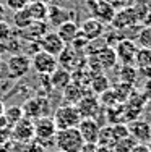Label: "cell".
I'll return each instance as SVG.
<instances>
[{"label": "cell", "mask_w": 151, "mask_h": 152, "mask_svg": "<svg viewBox=\"0 0 151 152\" xmlns=\"http://www.w3.org/2000/svg\"><path fill=\"white\" fill-rule=\"evenodd\" d=\"M117 63V57L114 52V47L102 45L98 50L91 52L86 57V66L91 73H104L107 70H112Z\"/></svg>", "instance_id": "cell-1"}, {"label": "cell", "mask_w": 151, "mask_h": 152, "mask_svg": "<svg viewBox=\"0 0 151 152\" xmlns=\"http://www.w3.org/2000/svg\"><path fill=\"white\" fill-rule=\"evenodd\" d=\"M54 144L57 146V151L62 152H80L85 146V141L81 137L78 128H67L57 129Z\"/></svg>", "instance_id": "cell-2"}, {"label": "cell", "mask_w": 151, "mask_h": 152, "mask_svg": "<svg viewBox=\"0 0 151 152\" xmlns=\"http://www.w3.org/2000/svg\"><path fill=\"white\" fill-rule=\"evenodd\" d=\"M52 120H54V123H55V128L57 129L77 128L78 123L81 121V115H80V112H78V108L75 105L65 104V105L59 107L55 110Z\"/></svg>", "instance_id": "cell-3"}, {"label": "cell", "mask_w": 151, "mask_h": 152, "mask_svg": "<svg viewBox=\"0 0 151 152\" xmlns=\"http://www.w3.org/2000/svg\"><path fill=\"white\" fill-rule=\"evenodd\" d=\"M34 125V139L38 142H41L42 146L46 144H54V137H55L57 128H55V123L54 120L49 117H39L33 121Z\"/></svg>", "instance_id": "cell-4"}, {"label": "cell", "mask_w": 151, "mask_h": 152, "mask_svg": "<svg viewBox=\"0 0 151 152\" xmlns=\"http://www.w3.org/2000/svg\"><path fill=\"white\" fill-rule=\"evenodd\" d=\"M5 71L10 78L20 79L31 71V58L24 53H15L5 63Z\"/></svg>", "instance_id": "cell-5"}, {"label": "cell", "mask_w": 151, "mask_h": 152, "mask_svg": "<svg viewBox=\"0 0 151 152\" xmlns=\"http://www.w3.org/2000/svg\"><path fill=\"white\" fill-rule=\"evenodd\" d=\"M31 68L36 71L38 75H50L59 68V60L57 57L50 55L47 52H42V50H38V52L33 55L31 58Z\"/></svg>", "instance_id": "cell-6"}, {"label": "cell", "mask_w": 151, "mask_h": 152, "mask_svg": "<svg viewBox=\"0 0 151 152\" xmlns=\"http://www.w3.org/2000/svg\"><path fill=\"white\" fill-rule=\"evenodd\" d=\"M49 110H50V104H49V99L44 96H38V97H33V99L26 100L23 105V112H24V117L31 118V120H36L39 117H47L49 115Z\"/></svg>", "instance_id": "cell-7"}, {"label": "cell", "mask_w": 151, "mask_h": 152, "mask_svg": "<svg viewBox=\"0 0 151 152\" xmlns=\"http://www.w3.org/2000/svg\"><path fill=\"white\" fill-rule=\"evenodd\" d=\"M86 7H88L89 13H91V18H96L101 23H109L114 20V15H116L117 10H114L109 3H106L104 0H86Z\"/></svg>", "instance_id": "cell-8"}, {"label": "cell", "mask_w": 151, "mask_h": 152, "mask_svg": "<svg viewBox=\"0 0 151 152\" xmlns=\"http://www.w3.org/2000/svg\"><path fill=\"white\" fill-rule=\"evenodd\" d=\"M138 21H140V16H138V12H136V7H127V8L117 10L110 24H112L114 29L122 31L124 28L135 26Z\"/></svg>", "instance_id": "cell-9"}, {"label": "cell", "mask_w": 151, "mask_h": 152, "mask_svg": "<svg viewBox=\"0 0 151 152\" xmlns=\"http://www.w3.org/2000/svg\"><path fill=\"white\" fill-rule=\"evenodd\" d=\"M12 139L21 144H28L34 139V125L33 120L28 117L21 118L12 128Z\"/></svg>", "instance_id": "cell-10"}, {"label": "cell", "mask_w": 151, "mask_h": 152, "mask_svg": "<svg viewBox=\"0 0 151 152\" xmlns=\"http://www.w3.org/2000/svg\"><path fill=\"white\" fill-rule=\"evenodd\" d=\"M38 44H39V50L47 52L54 57H59L60 53H62V50L67 47L65 42L59 37V34H57V32H52V31L46 32V34L38 41Z\"/></svg>", "instance_id": "cell-11"}, {"label": "cell", "mask_w": 151, "mask_h": 152, "mask_svg": "<svg viewBox=\"0 0 151 152\" xmlns=\"http://www.w3.org/2000/svg\"><path fill=\"white\" fill-rule=\"evenodd\" d=\"M136 42L132 39H122L120 42H117L114 47V52H116L117 61H120L122 65H133L135 55H136Z\"/></svg>", "instance_id": "cell-12"}, {"label": "cell", "mask_w": 151, "mask_h": 152, "mask_svg": "<svg viewBox=\"0 0 151 152\" xmlns=\"http://www.w3.org/2000/svg\"><path fill=\"white\" fill-rule=\"evenodd\" d=\"M52 26H60L67 21H77V12L67 10L59 5H49L47 7V20Z\"/></svg>", "instance_id": "cell-13"}, {"label": "cell", "mask_w": 151, "mask_h": 152, "mask_svg": "<svg viewBox=\"0 0 151 152\" xmlns=\"http://www.w3.org/2000/svg\"><path fill=\"white\" fill-rule=\"evenodd\" d=\"M78 131H80L81 137H83L85 144H96L99 137V125L94 118H81L78 123Z\"/></svg>", "instance_id": "cell-14"}, {"label": "cell", "mask_w": 151, "mask_h": 152, "mask_svg": "<svg viewBox=\"0 0 151 152\" xmlns=\"http://www.w3.org/2000/svg\"><path fill=\"white\" fill-rule=\"evenodd\" d=\"M128 133L136 142L140 144H148L151 141V123L145 120H133L128 125Z\"/></svg>", "instance_id": "cell-15"}, {"label": "cell", "mask_w": 151, "mask_h": 152, "mask_svg": "<svg viewBox=\"0 0 151 152\" xmlns=\"http://www.w3.org/2000/svg\"><path fill=\"white\" fill-rule=\"evenodd\" d=\"M80 32L85 36L86 41L93 42V41L101 39L104 36L106 26H104V23H101V21L96 20V18H88V20H85L83 23L80 24Z\"/></svg>", "instance_id": "cell-16"}, {"label": "cell", "mask_w": 151, "mask_h": 152, "mask_svg": "<svg viewBox=\"0 0 151 152\" xmlns=\"http://www.w3.org/2000/svg\"><path fill=\"white\" fill-rule=\"evenodd\" d=\"M75 107L78 108L81 118H94L101 110V104L94 94H85Z\"/></svg>", "instance_id": "cell-17"}, {"label": "cell", "mask_w": 151, "mask_h": 152, "mask_svg": "<svg viewBox=\"0 0 151 152\" xmlns=\"http://www.w3.org/2000/svg\"><path fill=\"white\" fill-rule=\"evenodd\" d=\"M133 66L136 68L138 75H145L151 78V50L150 49H140L136 50V55L133 60Z\"/></svg>", "instance_id": "cell-18"}, {"label": "cell", "mask_w": 151, "mask_h": 152, "mask_svg": "<svg viewBox=\"0 0 151 152\" xmlns=\"http://www.w3.org/2000/svg\"><path fill=\"white\" fill-rule=\"evenodd\" d=\"M49 83L50 88L55 91H63L68 84L71 83V73L65 68H57L54 73L49 75Z\"/></svg>", "instance_id": "cell-19"}, {"label": "cell", "mask_w": 151, "mask_h": 152, "mask_svg": "<svg viewBox=\"0 0 151 152\" xmlns=\"http://www.w3.org/2000/svg\"><path fill=\"white\" fill-rule=\"evenodd\" d=\"M55 32L59 34V37L65 42V45H70L71 42H73V39L78 36V32H80V24H78L77 21H67V23L57 26Z\"/></svg>", "instance_id": "cell-20"}, {"label": "cell", "mask_w": 151, "mask_h": 152, "mask_svg": "<svg viewBox=\"0 0 151 152\" xmlns=\"http://www.w3.org/2000/svg\"><path fill=\"white\" fill-rule=\"evenodd\" d=\"M89 89H91V94H102L106 92L107 89H110V81L104 73H93L91 75V79H89Z\"/></svg>", "instance_id": "cell-21"}, {"label": "cell", "mask_w": 151, "mask_h": 152, "mask_svg": "<svg viewBox=\"0 0 151 152\" xmlns=\"http://www.w3.org/2000/svg\"><path fill=\"white\" fill-rule=\"evenodd\" d=\"M83 89L85 88H81V86L75 84V83H70V84H68L67 88L62 91L63 100H65L67 104H70V105H77V104L81 100V97L85 96Z\"/></svg>", "instance_id": "cell-22"}, {"label": "cell", "mask_w": 151, "mask_h": 152, "mask_svg": "<svg viewBox=\"0 0 151 152\" xmlns=\"http://www.w3.org/2000/svg\"><path fill=\"white\" fill-rule=\"evenodd\" d=\"M47 7L49 5L41 2H29L26 5V10L33 18V21H46L47 20Z\"/></svg>", "instance_id": "cell-23"}, {"label": "cell", "mask_w": 151, "mask_h": 152, "mask_svg": "<svg viewBox=\"0 0 151 152\" xmlns=\"http://www.w3.org/2000/svg\"><path fill=\"white\" fill-rule=\"evenodd\" d=\"M3 117H5L7 123H8L10 126H15L18 121L21 120V118H24V112H23V107L20 105H12L8 108H5V112H3Z\"/></svg>", "instance_id": "cell-24"}, {"label": "cell", "mask_w": 151, "mask_h": 152, "mask_svg": "<svg viewBox=\"0 0 151 152\" xmlns=\"http://www.w3.org/2000/svg\"><path fill=\"white\" fill-rule=\"evenodd\" d=\"M46 32H47V29H46V21H33L26 29H23V34L33 36L31 39H34V41H39Z\"/></svg>", "instance_id": "cell-25"}, {"label": "cell", "mask_w": 151, "mask_h": 152, "mask_svg": "<svg viewBox=\"0 0 151 152\" xmlns=\"http://www.w3.org/2000/svg\"><path fill=\"white\" fill-rule=\"evenodd\" d=\"M119 76H120V83L135 86V81H136V78H138V71H136V68L133 65H122Z\"/></svg>", "instance_id": "cell-26"}, {"label": "cell", "mask_w": 151, "mask_h": 152, "mask_svg": "<svg viewBox=\"0 0 151 152\" xmlns=\"http://www.w3.org/2000/svg\"><path fill=\"white\" fill-rule=\"evenodd\" d=\"M112 91L117 97V102L119 104H125L128 100V97L132 96V92H133V86L125 84V83H119V84H116L112 88Z\"/></svg>", "instance_id": "cell-27"}, {"label": "cell", "mask_w": 151, "mask_h": 152, "mask_svg": "<svg viewBox=\"0 0 151 152\" xmlns=\"http://www.w3.org/2000/svg\"><path fill=\"white\" fill-rule=\"evenodd\" d=\"M31 23H33V18H31V15L28 13L26 8L15 12V15H13V24H15L18 29H21V31L26 29Z\"/></svg>", "instance_id": "cell-28"}, {"label": "cell", "mask_w": 151, "mask_h": 152, "mask_svg": "<svg viewBox=\"0 0 151 152\" xmlns=\"http://www.w3.org/2000/svg\"><path fill=\"white\" fill-rule=\"evenodd\" d=\"M136 144V141L132 136L122 137V139H117L116 142L112 144V151L114 152H130L133 149V146Z\"/></svg>", "instance_id": "cell-29"}, {"label": "cell", "mask_w": 151, "mask_h": 152, "mask_svg": "<svg viewBox=\"0 0 151 152\" xmlns=\"http://www.w3.org/2000/svg\"><path fill=\"white\" fill-rule=\"evenodd\" d=\"M136 42H138L140 49H150L151 50V26L141 28L136 36Z\"/></svg>", "instance_id": "cell-30"}, {"label": "cell", "mask_w": 151, "mask_h": 152, "mask_svg": "<svg viewBox=\"0 0 151 152\" xmlns=\"http://www.w3.org/2000/svg\"><path fill=\"white\" fill-rule=\"evenodd\" d=\"M98 100H99V104H101V107H114V105H117V97H116V94H114L112 89H107L106 92H102V94H99L98 96Z\"/></svg>", "instance_id": "cell-31"}, {"label": "cell", "mask_w": 151, "mask_h": 152, "mask_svg": "<svg viewBox=\"0 0 151 152\" xmlns=\"http://www.w3.org/2000/svg\"><path fill=\"white\" fill-rule=\"evenodd\" d=\"M28 3H29V0H5V5L8 7L12 12H18V10L26 8Z\"/></svg>", "instance_id": "cell-32"}, {"label": "cell", "mask_w": 151, "mask_h": 152, "mask_svg": "<svg viewBox=\"0 0 151 152\" xmlns=\"http://www.w3.org/2000/svg\"><path fill=\"white\" fill-rule=\"evenodd\" d=\"M26 152H47V151H46V146H42L41 142L33 139L31 142L26 144Z\"/></svg>", "instance_id": "cell-33"}, {"label": "cell", "mask_w": 151, "mask_h": 152, "mask_svg": "<svg viewBox=\"0 0 151 152\" xmlns=\"http://www.w3.org/2000/svg\"><path fill=\"white\" fill-rule=\"evenodd\" d=\"M8 139H12V128L7 126V128H0V146L5 144Z\"/></svg>", "instance_id": "cell-34"}, {"label": "cell", "mask_w": 151, "mask_h": 152, "mask_svg": "<svg viewBox=\"0 0 151 152\" xmlns=\"http://www.w3.org/2000/svg\"><path fill=\"white\" fill-rule=\"evenodd\" d=\"M130 152H150L148 144H140V142H136L135 146H133V149H132Z\"/></svg>", "instance_id": "cell-35"}, {"label": "cell", "mask_w": 151, "mask_h": 152, "mask_svg": "<svg viewBox=\"0 0 151 152\" xmlns=\"http://www.w3.org/2000/svg\"><path fill=\"white\" fill-rule=\"evenodd\" d=\"M8 26H7V23H3V21H0V39H5L7 36H8Z\"/></svg>", "instance_id": "cell-36"}, {"label": "cell", "mask_w": 151, "mask_h": 152, "mask_svg": "<svg viewBox=\"0 0 151 152\" xmlns=\"http://www.w3.org/2000/svg\"><path fill=\"white\" fill-rule=\"evenodd\" d=\"M143 94L146 96V99H151V78L145 83V88H143Z\"/></svg>", "instance_id": "cell-37"}, {"label": "cell", "mask_w": 151, "mask_h": 152, "mask_svg": "<svg viewBox=\"0 0 151 152\" xmlns=\"http://www.w3.org/2000/svg\"><path fill=\"white\" fill-rule=\"evenodd\" d=\"M106 3H109L114 10H120L122 8V0H104Z\"/></svg>", "instance_id": "cell-38"}, {"label": "cell", "mask_w": 151, "mask_h": 152, "mask_svg": "<svg viewBox=\"0 0 151 152\" xmlns=\"http://www.w3.org/2000/svg\"><path fill=\"white\" fill-rule=\"evenodd\" d=\"M80 152H96V144H85Z\"/></svg>", "instance_id": "cell-39"}, {"label": "cell", "mask_w": 151, "mask_h": 152, "mask_svg": "<svg viewBox=\"0 0 151 152\" xmlns=\"http://www.w3.org/2000/svg\"><path fill=\"white\" fill-rule=\"evenodd\" d=\"M96 152H114L112 147H107V146H96Z\"/></svg>", "instance_id": "cell-40"}, {"label": "cell", "mask_w": 151, "mask_h": 152, "mask_svg": "<svg viewBox=\"0 0 151 152\" xmlns=\"http://www.w3.org/2000/svg\"><path fill=\"white\" fill-rule=\"evenodd\" d=\"M3 10H5V8L0 5V21H3V18H5V13H3Z\"/></svg>", "instance_id": "cell-41"}, {"label": "cell", "mask_w": 151, "mask_h": 152, "mask_svg": "<svg viewBox=\"0 0 151 152\" xmlns=\"http://www.w3.org/2000/svg\"><path fill=\"white\" fill-rule=\"evenodd\" d=\"M29 2H41V3H46V5H49L52 0H29Z\"/></svg>", "instance_id": "cell-42"}, {"label": "cell", "mask_w": 151, "mask_h": 152, "mask_svg": "<svg viewBox=\"0 0 151 152\" xmlns=\"http://www.w3.org/2000/svg\"><path fill=\"white\" fill-rule=\"evenodd\" d=\"M148 149H150V152H151V141L148 142Z\"/></svg>", "instance_id": "cell-43"}, {"label": "cell", "mask_w": 151, "mask_h": 152, "mask_svg": "<svg viewBox=\"0 0 151 152\" xmlns=\"http://www.w3.org/2000/svg\"><path fill=\"white\" fill-rule=\"evenodd\" d=\"M57 152H62V151H57Z\"/></svg>", "instance_id": "cell-44"}]
</instances>
